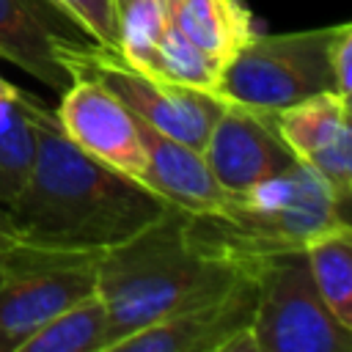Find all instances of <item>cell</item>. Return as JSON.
I'll return each instance as SVG.
<instances>
[{"label": "cell", "instance_id": "cell-1", "mask_svg": "<svg viewBox=\"0 0 352 352\" xmlns=\"http://www.w3.org/2000/svg\"><path fill=\"white\" fill-rule=\"evenodd\" d=\"M36 160L25 187L6 204L19 245L50 253H104L173 204L85 154L60 129L55 110L28 94Z\"/></svg>", "mask_w": 352, "mask_h": 352}, {"label": "cell", "instance_id": "cell-2", "mask_svg": "<svg viewBox=\"0 0 352 352\" xmlns=\"http://www.w3.org/2000/svg\"><path fill=\"white\" fill-rule=\"evenodd\" d=\"M242 270L201 253L187 234V212L168 209L96 261V294L107 314V352L140 327L228 286Z\"/></svg>", "mask_w": 352, "mask_h": 352}, {"label": "cell", "instance_id": "cell-3", "mask_svg": "<svg viewBox=\"0 0 352 352\" xmlns=\"http://www.w3.org/2000/svg\"><path fill=\"white\" fill-rule=\"evenodd\" d=\"M341 223H349V209L297 160L261 184L228 192L217 212L187 214V234L212 258L256 267L264 258L302 250L308 239Z\"/></svg>", "mask_w": 352, "mask_h": 352}, {"label": "cell", "instance_id": "cell-4", "mask_svg": "<svg viewBox=\"0 0 352 352\" xmlns=\"http://www.w3.org/2000/svg\"><path fill=\"white\" fill-rule=\"evenodd\" d=\"M336 28L292 33L256 30L223 66L217 94L242 107L278 113L319 91H333L330 41Z\"/></svg>", "mask_w": 352, "mask_h": 352}, {"label": "cell", "instance_id": "cell-5", "mask_svg": "<svg viewBox=\"0 0 352 352\" xmlns=\"http://www.w3.org/2000/svg\"><path fill=\"white\" fill-rule=\"evenodd\" d=\"M60 63L72 74H91L104 82L138 118L151 124L168 138H176L192 148H204L226 99L217 91L173 82L148 69L129 63L116 47L96 44L91 38L60 50Z\"/></svg>", "mask_w": 352, "mask_h": 352}, {"label": "cell", "instance_id": "cell-6", "mask_svg": "<svg viewBox=\"0 0 352 352\" xmlns=\"http://www.w3.org/2000/svg\"><path fill=\"white\" fill-rule=\"evenodd\" d=\"M256 352H352V330L324 305L302 250L256 267Z\"/></svg>", "mask_w": 352, "mask_h": 352}, {"label": "cell", "instance_id": "cell-7", "mask_svg": "<svg viewBox=\"0 0 352 352\" xmlns=\"http://www.w3.org/2000/svg\"><path fill=\"white\" fill-rule=\"evenodd\" d=\"M99 256L19 245L8 278L0 283V352H16L55 314L94 294Z\"/></svg>", "mask_w": 352, "mask_h": 352}, {"label": "cell", "instance_id": "cell-8", "mask_svg": "<svg viewBox=\"0 0 352 352\" xmlns=\"http://www.w3.org/2000/svg\"><path fill=\"white\" fill-rule=\"evenodd\" d=\"M256 267H245L228 286L121 338L113 352H256L250 333Z\"/></svg>", "mask_w": 352, "mask_h": 352}, {"label": "cell", "instance_id": "cell-9", "mask_svg": "<svg viewBox=\"0 0 352 352\" xmlns=\"http://www.w3.org/2000/svg\"><path fill=\"white\" fill-rule=\"evenodd\" d=\"M55 118L85 154L146 184V151L135 113L104 82L91 74H72L69 85L60 91Z\"/></svg>", "mask_w": 352, "mask_h": 352}, {"label": "cell", "instance_id": "cell-10", "mask_svg": "<svg viewBox=\"0 0 352 352\" xmlns=\"http://www.w3.org/2000/svg\"><path fill=\"white\" fill-rule=\"evenodd\" d=\"M214 182L226 192L261 184L297 162L275 126V113L226 102L204 148Z\"/></svg>", "mask_w": 352, "mask_h": 352}, {"label": "cell", "instance_id": "cell-11", "mask_svg": "<svg viewBox=\"0 0 352 352\" xmlns=\"http://www.w3.org/2000/svg\"><path fill=\"white\" fill-rule=\"evenodd\" d=\"M275 126L292 154L308 165L349 209L352 198V126L349 99L319 91L275 113Z\"/></svg>", "mask_w": 352, "mask_h": 352}, {"label": "cell", "instance_id": "cell-12", "mask_svg": "<svg viewBox=\"0 0 352 352\" xmlns=\"http://www.w3.org/2000/svg\"><path fill=\"white\" fill-rule=\"evenodd\" d=\"M85 38L47 0H0V58L52 91H63L72 80L60 50Z\"/></svg>", "mask_w": 352, "mask_h": 352}, {"label": "cell", "instance_id": "cell-13", "mask_svg": "<svg viewBox=\"0 0 352 352\" xmlns=\"http://www.w3.org/2000/svg\"><path fill=\"white\" fill-rule=\"evenodd\" d=\"M135 124L146 151V187L187 214L217 212L228 192L214 182L204 154L176 138L162 135L138 116Z\"/></svg>", "mask_w": 352, "mask_h": 352}, {"label": "cell", "instance_id": "cell-14", "mask_svg": "<svg viewBox=\"0 0 352 352\" xmlns=\"http://www.w3.org/2000/svg\"><path fill=\"white\" fill-rule=\"evenodd\" d=\"M168 19L220 69L258 30L242 0H168Z\"/></svg>", "mask_w": 352, "mask_h": 352}, {"label": "cell", "instance_id": "cell-15", "mask_svg": "<svg viewBox=\"0 0 352 352\" xmlns=\"http://www.w3.org/2000/svg\"><path fill=\"white\" fill-rule=\"evenodd\" d=\"M302 256L311 278L333 311V316L352 330V228L341 223L305 242Z\"/></svg>", "mask_w": 352, "mask_h": 352}, {"label": "cell", "instance_id": "cell-16", "mask_svg": "<svg viewBox=\"0 0 352 352\" xmlns=\"http://www.w3.org/2000/svg\"><path fill=\"white\" fill-rule=\"evenodd\" d=\"M16 352H107V314L99 294H88L19 344Z\"/></svg>", "mask_w": 352, "mask_h": 352}, {"label": "cell", "instance_id": "cell-17", "mask_svg": "<svg viewBox=\"0 0 352 352\" xmlns=\"http://www.w3.org/2000/svg\"><path fill=\"white\" fill-rule=\"evenodd\" d=\"M36 160V129L28 110V91L0 94V204L6 206L25 187Z\"/></svg>", "mask_w": 352, "mask_h": 352}, {"label": "cell", "instance_id": "cell-18", "mask_svg": "<svg viewBox=\"0 0 352 352\" xmlns=\"http://www.w3.org/2000/svg\"><path fill=\"white\" fill-rule=\"evenodd\" d=\"M146 69L160 77H168L173 82H184L192 88H206V91H217V80L223 72L170 19H168L165 30L160 33V41L154 44V52H151Z\"/></svg>", "mask_w": 352, "mask_h": 352}, {"label": "cell", "instance_id": "cell-19", "mask_svg": "<svg viewBox=\"0 0 352 352\" xmlns=\"http://www.w3.org/2000/svg\"><path fill=\"white\" fill-rule=\"evenodd\" d=\"M168 25V0H126L118 8V52L146 69L160 41V33Z\"/></svg>", "mask_w": 352, "mask_h": 352}, {"label": "cell", "instance_id": "cell-20", "mask_svg": "<svg viewBox=\"0 0 352 352\" xmlns=\"http://www.w3.org/2000/svg\"><path fill=\"white\" fill-rule=\"evenodd\" d=\"M47 3H52L91 41L104 47H118L116 0H47Z\"/></svg>", "mask_w": 352, "mask_h": 352}, {"label": "cell", "instance_id": "cell-21", "mask_svg": "<svg viewBox=\"0 0 352 352\" xmlns=\"http://www.w3.org/2000/svg\"><path fill=\"white\" fill-rule=\"evenodd\" d=\"M349 66H352V25L338 22L330 41V77H333V94L344 99H352Z\"/></svg>", "mask_w": 352, "mask_h": 352}, {"label": "cell", "instance_id": "cell-22", "mask_svg": "<svg viewBox=\"0 0 352 352\" xmlns=\"http://www.w3.org/2000/svg\"><path fill=\"white\" fill-rule=\"evenodd\" d=\"M16 250H19V236H16V228H14L11 217H8V209L0 204V283L8 278Z\"/></svg>", "mask_w": 352, "mask_h": 352}, {"label": "cell", "instance_id": "cell-23", "mask_svg": "<svg viewBox=\"0 0 352 352\" xmlns=\"http://www.w3.org/2000/svg\"><path fill=\"white\" fill-rule=\"evenodd\" d=\"M14 88H16V85H14V82H8V80L0 74V94H11Z\"/></svg>", "mask_w": 352, "mask_h": 352}, {"label": "cell", "instance_id": "cell-24", "mask_svg": "<svg viewBox=\"0 0 352 352\" xmlns=\"http://www.w3.org/2000/svg\"><path fill=\"white\" fill-rule=\"evenodd\" d=\"M124 3H126V0H116V14H118V8H121Z\"/></svg>", "mask_w": 352, "mask_h": 352}]
</instances>
